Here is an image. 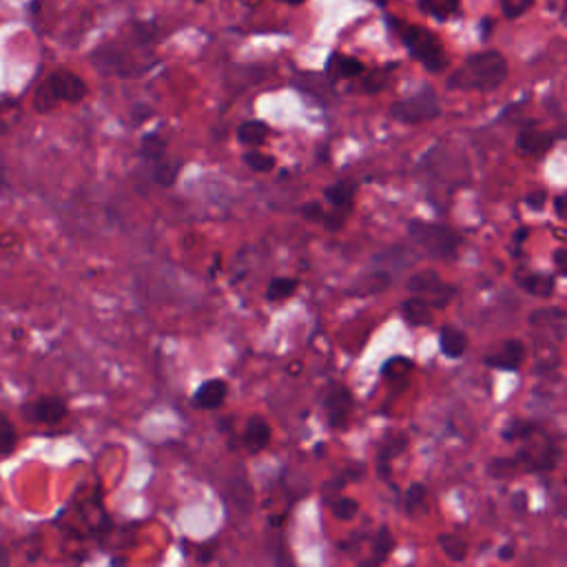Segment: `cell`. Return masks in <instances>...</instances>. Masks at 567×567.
Masks as SVG:
<instances>
[{
    "label": "cell",
    "mask_w": 567,
    "mask_h": 567,
    "mask_svg": "<svg viewBox=\"0 0 567 567\" xmlns=\"http://www.w3.org/2000/svg\"><path fill=\"white\" fill-rule=\"evenodd\" d=\"M507 80V60L503 53L487 49L472 53L456 71L447 78V89L452 91H494Z\"/></svg>",
    "instance_id": "obj_1"
},
{
    "label": "cell",
    "mask_w": 567,
    "mask_h": 567,
    "mask_svg": "<svg viewBox=\"0 0 567 567\" xmlns=\"http://www.w3.org/2000/svg\"><path fill=\"white\" fill-rule=\"evenodd\" d=\"M385 22L399 35V40L403 42L408 53L414 60H419L425 71L441 73L447 66V55L443 51V44L430 29L403 22L394 16H385Z\"/></svg>",
    "instance_id": "obj_2"
},
{
    "label": "cell",
    "mask_w": 567,
    "mask_h": 567,
    "mask_svg": "<svg viewBox=\"0 0 567 567\" xmlns=\"http://www.w3.org/2000/svg\"><path fill=\"white\" fill-rule=\"evenodd\" d=\"M408 235L432 259H454L461 246V235L445 224L410 219Z\"/></svg>",
    "instance_id": "obj_3"
},
{
    "label": "cell",
    "mask_w": 567,
    "mask_h": 567,
    "mask_svg": "<svg viewBox=\"0 0 567 567\" xmlns=\"http://www.w3.org/2000/svg\"><path fill=\"white\" fill-rule=\"evenodd\" d=\"M86 82L71 73V71H55L51 75L44 78V82L35 89V95H33V106L44 113V111H51L55 109L60 102H69V104H75L80 100H84L86 95Z\"/></svg>",
    "instance_id": "obj_4"
},
{
    "label": "cell",
    "mask_w": 567,
    "mask_h": 567,
    "mask_svg": "<svg viewBox=\"0 0 567 567\" xmlns=\"http://www.w3.org/2000/svg\"><path fill=\"white\" fill-rule=\"evenodd\" d=\"M441 115V104H439V95L432 86H421V91H416L414 95H408L403 100H396L390 106V117L403 124H419V122H427Z\"/></svg>",
    "instance_id": "obj_5"
},
{
    "label": "cell",
    "mask_w": 567,
    "mask_h": 567,
    "mask_svg": "<svg viewBox=\"0 0 567 567\" xmlns=\"http://www.w3.org/2000/svg\"><path fill=\"white\" fill-rule=\"evenodd\" d=\"M405 288L410 295H419V297L427 299L432 308H443L456 297V286L445 284L439 277V272L432 268H423V270H416L414 275H410L405 281Z\"/></svg>",
    "instance_id": "obj_6"
},
{
    "label": "cell",
    "mask_w": 567,
    "mask_h": 567,
    "mask_svg": "<svg viewBox=\"0 0 567 567\" xmlns=\"http://www.w3.org/2000/svg\"><path fill=\"white\" fill-rule=\"evenodd\" d=\"M22 416L29 423H38V425H55L66 416V403L64 399L55 396V394H47V396H38L29 403L22 405Z\"/></svg>",
    "instance_id": "obj_7"
},
{
    "label": "cell",
    "mask_w": 567,
    "mask_h": 567,
    "mask_svg": "<svg viewBox=\"0 0 567 567\" xmlns=\"http://www.w3.org/2000/svg\"><path fill=\"white\" fill-rule=\"evenodd\" d=\"M326 412H328V423L332 430H343L350 421L352 412V394L346 385H332L328 396H326Z\"/></svg>",
    "instance_id": "obj_8"
},
{
    "label": "cell",
    "mask_w": 567,
    "mask_h": 567,
    "mask_svg": "<svg viewBox=\"0 0 567 567\" xmlns=\"http://www.w3.org/2000/svg\"><path fill=\"white\" fill-rule=\"evenodd\" d=\"M516 463L525 465V470H538V472H545V470H551L558 458H560V450L558 445L554 443H540V445H529V447H523L516 456Z\"/></svg>",
    "instance_id": "obj_9"
},
{
    "label": "cell",
    "mask_w": 567,
    "mask_h": 567,
    "mask_svg": "<svg viewBox=\"0 0 567 567\" xmlns=\"http://www.w3.org/2000/svg\"><path fill=\"white\" fill-rule=\"evenodd\" d=\"M554 140H556L554 133L540 131L538 126H534V122H529L518 131L516 146L525 155H543L554 146Z\"/></svg>",
    "instance_id": "obj_10"
},
{
    "label": "cell",
    "mask_w": 567,
    "mask_h": 567,
    "mask_svg": "<svg viewBox=\"0 0 567 567\" xmlns=\"http://www.w3.org/2000/svg\"><path fill=\"white\" fill-rule=\"evenodd\" d=\"M523 357H525V346L518 339H507L501 343V348L496 352L485 357V365L496 368V370L516 372L523 363Z\"/></svg>",
    "instance_id": "obj_11"
},
{
    "label": "cell",
    "mask_w": 567,
    "mask_h": 567,
    "mask_svg": "<svg viewBox=\"0 0 567 567\" xmlns=\"http://www.w3.org/2000/svg\"><path fill=\"white\" fill-rule=\"evenodd\" d=\"M326 71L330 80H352L365 73V64L359 58L343 55V53H332L326 62Z\"/></svg>",
    "instance_id": "obj_12"
},
{
    "label": "cell",
    "mask_w": 567,
    "mask_h": 567,
    "mask_svg": "<svg viewBox=\"0 0 567 567\" xmlns=\"http://www.w3.org/2000/svg\"><path fill=\"white\" fill-rule=\"evenodd\" d=\"M226 392H228L226 381H221V379H208V381H204V383L195 390L193 403H195V408H199V410H213V408H219V405L224 403Z\"/></svg>",
    "instance_id": "obj_13"
},
{
    "label": "cell",
    "mask_w": 567,
    "mask_h": 567,
    "mask_svg": "<svg viewBox=\"0 0 567 567\" xmlns=\"http://www.w3.org/2000/svg\"><path fill=\"white\" fill-rule=\"evenodd\" d=\"M270 443V425L264 416L252 414L244 427V445L248 452H261Z\"/></svg>",
    "instance_id": "obj_14"
},
{
    "label": "cell",
    "mask_w": 567,
    "mask_h": 567,
    "mask_svg": "<svg viewBox=\"0 0 567 567\" xmlns=\"http://www.w3.org/2000/svg\"><path fill=\"white\" fill-rule=\"evenodd\" d=\"M392 277L390 272L385 270H372V272H365L363 277H359L352 288L348 290V295H354V297H370V295H379L383 292L388 286H390Z\"/></svg>",
    "instance_id": "obj_15"
},
{
    "label": "cell",
    "mask_w": 567,
    "mask_h": 567,
    "mask_svg": "<svg viewBox=\"0 0 567 567\" xmlns=\"http://www.w3.org/2000/svg\"><path fill=\"white\" fill-rule=\"evenodd\" d=\"M354 193H357V186L352 182H334V184L326 186L323 197L332 206V210H341V213L350 215L352 202H354Z\"/></svg>",
    "instance_id": "obj_16"
},
{
    "label": "cell",
    "mask_w": 567,
    "mask_h": 567,
    "mask_svg": "<svg viewBox=\"0 0 567 567\" xmlns=\"http://www.w3.org/2000/svg\"><path fill=\"white\" fill-rule=\"evenodd\" d=\"M439 348L447 359H461L467 350V337L454 326H443L439 334Z\"/></svg>",
    "instance_id": "obj_17"
},
{
    "label": "cell",
    "mask_w": 567,
    "mask_h": 567,
    "mask_svg": "<svg viewBox=\"0 0 567 567\" xmlns=\"http://www.w3.org/2000/svg\"><path fill=\"white\" fill-rule=\"evenodd\" d=\"M401 312L410 326H425L432 321V306L427 299H423L419 295H410L401 303Z\"/></svg>",
    "instance_id": "obj_18"
},
{
    "label": "cell",
    "mask_w": 567,
    "mask_h": 567,
    "mask_svg": "<svg viewBox=\"0 0 567 567\" xmlns=\"http://www.w3.org/2000/svg\"><path fill=\"white\" fill-rule=\"evenodd\" d=\"M268 124L261 120H246L237 126V142L244 146H259L268 135Z\"/></svg>",
    "instance_id": "obj_19"
},
{
    "label": "cell",
    "mask_w": 567,
    "mask_h": 567,
    "mask_svg": "<svg viewBox=\"0 0 567 567\" xmlns=\"http://www.w3.org/2000/svg\"><path fill=\"white\" fill-rule=\"evenodd\" d=\"M518 281H520V288L534 297H551L554 288H556V279L551 275H543V272L525 275Z\"/></svg>",
    "instance_id": "obj_20"
},
{
    "label": "cell",
    "mask_w": 567,
    "mask_h": 567,
    "mask_svg": "<svg viewBox=\"0 0 567 567\" xmlns=\"http://www.w3.org/2000/svg\"><path fill=\"white\" fill-rule=\"evenodd\" d=\"M179 171H182V159L159 157L155 159V166H153V182L159 186H173L177 182Z\"/></svg>",
    "instance_id": "obj_21"
},
{
    "label": "cell",
    "mask_w": 567,
    "mask_h": 567,
    "mask_svg": "<svg viewBox=\"0 0 567 567\" xmlns=\"http://www.w3.org/2000/svg\"><path fill=\"white\" fill-rule=\"evenodd\" d=\"M458 4H461V0H419V9L439 22L456 16Z\"/></svg>",
    "instance_id": "obj_22"
},
{
    "label": "cell",
    "mask_w": 567,
    "mask_h": 567,
    "mask_svg": "<svg viewBox=\"0 0 567 567\" xmlns=\"http://www.w3.org/2000/svg\"><path fill=\"white\" fill-rule=\"evenodd\" d=\"M297 288H299V281L295 277H275V279H270V284L266 288V299L268 301L288 299L290 295H295Z\"/></svg>",
    "instance_id": "obj_23"
},
{
    "label": "cell",
    "mask_w": 567,
    "mask_h": 567,
    "mask_svg": "<svg viewBox=\"0 0 567 567\" xmlns=\"http://www.w3.org/2000/svg\"><path fill=\"white\" fill-rule=\"evenodd\" d=\"M403 507L405 514L410 516H419L421 512L427 509V501H425V487L421 483H412L403 496Z\"/></svg>",
    "instance_id": "obj_24"
},
{
    "label": "cell",
    "mask_w": 567,
    "mask_h": 567,
    "mask_svg": "<svg viewBox=\"0 0 567 567\" xmlns=\"http://www.w3.org/2000/svg\"><path fill=\"white\" fill-rule=\"evenodd\" d=\"M392 547H394V540H392L390 529H388L385 525L379 527V532H377V536H374V540H372V554H374V556H372L370 560H365V563H372V565L383 563V560L390 556Z\"/></svg>",
    "instance_id": "obj_25"
},
{
    "label": "cell",
    "mask_w": 567,
    "mask_h": 567,
    "mask_svg": "<svg viewBox=\"0 0 567 567\" xmlns=\"http://www.w3.org/2000/svg\"><path fill=\"white\" fill-rule=\"evenodd\" d=\"M18 445L16 425L9 421L4 412H0V456H9Z\"/></svg>",
    "instance_id": "obj_26"
},
{
    "label": "cell",
    "mask_w": 567,
    "mask_h": 567,
    "mask_svg": "<svg viewBox=\"0 0 567 567\" xmlns=\"http://www.w3.org/2000/svg\"><path fill=\"white\" fill-rule=\"evenodd\" d=\"M439 545H441L443 554H445L450 560H454V563H461V560H465V556H467L465 543H463L458 536H454V534H441V536H439Z\"/></svg>",
    "instance_id": "obj_27"
},
{
    "label": "cell",
    "mask_w": 567,
    "mask_h": 567,
    "mask_svg": "<svg viewBox=\"0 0 567 567\" xmlns=\"http://www.w3.org/2000/svg\"><path fill=\"white\" fill-rule=\"evenodd\" d=\"M164 151H166V142L157 135V133H148L142 137V144H140V155L148 162H155L159 157H164Z\"/></svg>",
    "instance_id": "obj_28"
},
{
    "label": "cell",
    "mask_w": 567,
    "mask_h": 567,
    "mask_svg": "<svg viewBox=\"0 0 567 567\" xmlns=\"http://www.w3.org/2000/svg\"><path fill=\"white\" fill-rule=\"evenodd\" d=\"M536 423L532 421H512L505 430H503V439L514 443V441H527L534 432H536Z\"/></svg>",
    "instance_id": "obj_29"
},
{
    "label": "cell",
    "mask_w": 567,
    "mask_h": 567,
    "mask_svg": "<svg viewBox=\"0 0 567 567\" xmlns=\"http://www.w3.org/2000/svg\"><path fill=\"white\" fill-rule=\"evenodd\" d=\"M410 370H412V361L405 359V357H392V359H388V361L383 363V368H381L383 377L390 379V381H396V379L408 377Z\"/></svg>",
    "instance_id": "obj_30"
},
{
    "label": "cell",
    "mask_w": 567,
    "mask_h": 567,
    "mask_svg": "<svg viewBox=\"0 0 567 567\" xmlns=\"http://www.w3.org/2000/svg\"><path fill=\"white\" fill-rule=\"evenodd\" d=\"M244 164L250 168V171H255V173H268V171H272L275 168V157L272 155H266V153H261V151H248V153H244Z\"/></svg>",
    "instance_id": "obj_31"
},
{
    "label": "cell",
    "mask_w": 567,
    "mask_h": 567,
    "mask_svg": "<svg viewBox=\"0 0 567 567\" xmlns=\"http://www.w3.org/2000/svg\"><path fill=\"white\" fill-rule=\"evenodd\" d=\"M405 445H408L405 436H396V439H390V441L381 447V452H379V470H381V474H383V476H388L385 463H388L392 456L401 454V452L405 450Z\"/></svg>",
    "instance_id": "obj_32"
},
{
    "label": "cell",
    "mask_w": 567,
    "mask_h": 567,
    "mask_svg": "<svg viewBox=\"0 0 567 567\" xmlns=\"http://www.w3.org/2000/svg\"><path fill=\"white\" fill-rule=\"evenodd\" d=\"M359 512V503L354 498H348V496H339L334 503H332V514L339 518V520H352Z\"/></svg>",
    "instance_id": "obj_33"
},
{
    "label": "cell",
    "mask_w": 567,
    "mask_h": 567,
    "mask_svg": "<svg viewBox=\"0 0 567 567\" xmlns=\"http://www.w3.org/2000/svg\"><path fill=\"white\" fill-rule=\"evenodd\" d=\"M388 73H390V66L377 69V71L368 73V75L363 78V82H361V91H365V93H377V91H381V89L388 84Z\"/></svg>",
    "instance_id": "obj_34"
},
{
    "label": "cell",
    "mask_w": 567,
    "mask_h": 567,
    "mask_svg": "<svg viewBox=\"0 0 567 567\" xmlns=\"http://www.w3.org/2000/svg\"><path fill=\"white\" fill-rule=\"evenodd\" d=\"M501 4V11L505 18L514 20V18H520L523 13H527L534 4V0H498Z\"/></svg>",
    "instance_id": "obj_35"
},
{
    "label": "cell",
    "mask_w": 567,
    "mask_h": 567,
    "mask_svg": "<svg viewBox=\"0 0 567 567\" xmlns=\"http://www.w3.org/2000/svg\"><path fill=\"white\" fill-rule=\"evenodd\" d=\"M565 312L560 308H538L534 312H529V323L538 326V323H551V321H563Z\"/></svg>",
    "instance_id": "obj_36"
},
{
    "label": "cell",
    "mask_w": 567,
    "mask_h": 567,
    "mask_svg": "<svg viewBox=\"0 0 567 567\" xmlns=\"http://www.w3.org/2000/svg\"><path fill=\"white\" fill-rule=\"evenodd\" d=\"M299 213L306 217V219H312V221H321L323 219V208L319 206V202H308L299 208Z\"/></svg>",
    "instance_id": "obj_37"
},
{
    "label": "cell",
    "mask_w": 567,
    "mask_h": 567,
    "mask_svg": "<svg viewBox=\"0 0 567 567\" xmlns=\"http://www.w3.org/2000/svg\"><path fill=\"white\" fill-rule=\"evenodd\" d=\"M545 202H547V195L543 193V190H536V193H529L527 197H525V204L532 208V210H543V206H545Z\"/></svg>",
    "instance_id": "obj_38"
},
{
    "label": "cell",
    "mask_w": 567,
    "mask_h": 567,
    "mask_svg": "<svg viewBox=\"0 0 567 567\" xmlns=\"http://www.w3.org/2000/svg\"><path fill=\"white\" fill-rule=\"evenodd\" d=\"M512 509H514L516 514H525V512H527V496H525V492H516V494L512 496Z\"/></svg>",
    "instance_id": "obj_39"
},
{
    "label": "cell",
    "mask_w": 567,
    "mask_h": 567,
    "mask_svg": "<svg viewBox=\"0 0 567 567\" xmlns=\"http://www.w3.org/2000/svg\"><path fill=\"white\" fill-rule=\"evenodd\" d=\"M514 554H516V549H514V545H509V543H505V545H501V547L496 549V556H498V560H503V563H509V560L514 558Z\"/></svg>",
    "instance_id": "obj_40"
},
{
    "label": "cell",
    "mask_w": 567,
    "mask_h": 567,
    "mask_svg": "<svg viewBox=\"0 0 567 567\" xmlns=\"http://www.w3.org/2000/svg\"><path fill=\"white\" fill-rule=\"evenodd\" d=\"M492 24H494V20H492L489 16L481 18V22H478V29H481V38H483V40H487V38H489V33H492Z\"/></svg>",
    "instance_id": "obj_41"
},
{
    "label": "cell",
    "mask_w": 567,
    "mask_h": 567,
    "mask_svg": "<svg viewBox=\"0 0 567 567\" xmlns=\"http://www.w3.org/2000/svg\"><path fill=\"white\" fill-rule=\"evenodd\" d=\"M565 202H567V197H565L563 193L554 197V210H556V215H558L560 219L565 217Z\"/></svg>",
    "instance_id": "obj_42"
},
{
    "label": "cell",
    "mask_w": 567,
    "mask_h": 567,
    "mask_svg": "<svg viewBox=\"0 0 567 567\" xmlns=\"http://www.w3.org/2000/svg\"><path fill=\"white\" fill-rule=\"evenodd\" d=\"M554 261H556V266L563 270L567 264H565V248H556V252H554Z\"/></svg>",
    "instance_id": "obj_43"
},
{
    "label": "cell",
    "mask_w": 567,
    "mask_h": 567,
    "mask_svg": "<svg viewBox=\"0 0 567 567\" xmlns=\"http://www.w3.org/2000/svg\"><path fill=\"white\" fill-rule=\"evenodd\" d=\"M153 115V111L151 109H137V113H135V124H140V120H146V117H151Z\"/></svg>",
    "instance_id": "obj_44"
},
{
    "label": "cell",
    "mask_w": 567,
    "mask_h": 567,
    "mask_svg": "<svg viewBox=\"0 0 567 567\" xmlns=\"http://www.w3.org/2000/svg\"><path fill=\"white\" fill-rule=\"evenodd\" d=\"M525 237H527V228H518V233H516V237H514V244L518 246Z\"/></svg>",
    "instance_id": "obj_45"
},
{
    "label": "cell",
    "mask_w": 567,
    "mask_h": 567,
    "mask_svg": "<svg viewBox=\"0 0 567 567\" xmlns=\"http://www.w3.org/2000/svg\"><path fill=\"white\" fill-rule=\"evenodd\" d=\"M277 2H284V4H288V7H299V4H303L306 0H277Z\"/></svg>",
    "instance_id": "obj_46"
},
{
    "label": "cell",
    "mask_w": 567,
    "mask_h": 567,
    "mask_svg": "<svg viewBox=\"0 0 567 567\" xmlns=\"http://www.w3.org/2000/svg\"><path fill=\"white\" fill-rule=\"evenodd\" d=\"M7 560H9V556H7V554H4V549L0 547V565H4Z\"/></svg>",
    "instance_id": "obj_47"
},
{
    "label": "cell",
    "mask_w": 567,
    "mask_h": 567,
    "mask_svg": "<svg viewBox=\"0 0 567 567\" xmlns=\"http://www.w3.org/2000/svg\"><path fill=\"white\" fill-rule=\"evenodd\" d=\"M374 4H379V7H385L388 4V0H372Z\"/></svg>",
    "instance_id": "obj_48"
}]
</instances>
